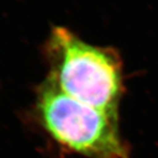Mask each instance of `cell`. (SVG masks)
<instances>
[{"label":"cell","mask_w":158,"mask_h":158,"mask_svg":"<svg viewBox=\"0 0 158 158\" xmlns=\"http://www.w3.org/2000/svg\"><path fill=\"white\" fill-rule=\"evenodd\" d=\"M36 112L45 130L68 151L88 158H130L118 117L78 102L48 79L38 89Z\"/></svg>","instance_id":"2"},{"label":"cell","mask_w":158,"mask_h":158,"mask_svg":"<svg viewBox=\"0 0 158 158\" xmlns=\"http://www.w3.org/2000/svg\"><path fill=\"white\" fill-rule=\"evenodd\" d=\"M48 79L80 102L118 117L122 93L118 56L111 48L89 45L63 27H53L45 47Z\"/></svg>","instance_id":"1"}]
</instances>
